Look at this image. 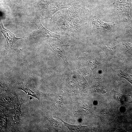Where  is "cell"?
<instances>
[{
    "label": "cell",
    "instance_id": "6",
    "mask_svg": "<svg viewBox=\"0 0 132 132\" xmlns=\"http://www.w3.org/2000/svg\"><path fill=\"white\" fill-rule=\"evenodd\" d=\"M50 44L55 54L62 58L66 64L69 65L65 53L67 45H61L56 42L51 43Z\"/></svg>",
    "mask_w": 132,
    "mask_h": 132
},
{
    "label": "cell",
    "instance_id": "10",
    "mask_svg": "<svg viewBox=\"0 0 132 132\" xmlns=\"http://www.w3.org/2000/svg\"><path fill=\"white\" fill-rule=\"evenodd\" d=\"M45 116L51 125L55 130L58 129L59 127V124L58 121L54 119L52 115L49 114L47 112L44 111Z\"/></svg>",
    "mask_w": 132,
    "mask_h": 132
},
{
    "label": "cell",
    "instance_id": "9",
    "mask_svg": "<svg viewBox=\"0 0 132 132\" xmlns=\"http://www.w3.org/2000/svg\"><path fill=\"white\" fill-rule=\"evenodd\" d=\"M110 94L113 96V98L119 101L121 103L124 101L128 102V98L127 96L116 92L114 89L112 90Z\"/></svg>",
    "mask_w": 132,
    "mask_h": 132
},
{
    "label": "cell",
    "instance_id": "15",
    "mask_svg": "<svg viewBox=\"0 0 132 132\" xmlns=\"http://www.w3.org/2000/svg\"><path fill=\"white\" fill-rule=\"evenodd\" d=\"M63 102V97L62 96L59 95L56 98L55 102L57 108L60 107L62 105Z\"/></svg>",
    "mask_w": 132,
    "mask_h": 132
},
{
    "label": "cell",
    "instance_id": "13",
    "mask_svg": "<svg viewBox=\"0 0 132 132\" xmlns=\"http://www.w3.org/2000/svg\"><path fill=\"white\" fill-rule=\"evenodd\" d=\"M119 43L126 46L127 49L126 51L127 53L132 54V44L125 42H119Z\"/></svg>",
    "mask_w": 132,
    "mask_h": 132
},
{
    "label": "cell",
    "instance_id": "3",
    "mask_svg": "<svg viewBox=\"0 0 132 132\" xmlns=\"http://www.w3.org/2000/svg\"><path fill=\"white\" fill-rule=\"evenodd\" d=\"M17 88L18 89L24 91L27 94L37 98L39 102L46 96L36 88L30 87L26 83L23 82L18 83Z\"/></svg>",
    "mask_w": 132,
    "mask_h": 132
},
{
    "label": "cell",
    "instance_id": "1",
    "mask_svg": "<svg viewBox=\"0 0 132 132\" xmlns=\"http://www.w3.org/2000/svg\"><path fill=\"white\" fill-rule=\"evenodd\" d=\"M33 22L36 25L38 30L33 31L26 37H30L40 36L44 37H52L56 38L60 40L63 39V36L53 33L44 27L41 22L40 16L36 15L34 18Z\"/></svg>",
    "mask_w": 132,
    "mask_h": 132
},
{
    "label": "cell",
    "instance_id": "7",
    "mask_svg": "<svg viewBox=\"0 0 132 132\" xmlns=\"http://www.w3.org/2000/svg\"><path fill=\"white\" fill-rule=\"evenodd\" d=\"M63 122L65 125L69 129L70 132H82L87 131L89 129L88 126H82L81 125H72L64 122L62 119L58 117H56Z\"/></svg>",
    "mask_w": 132,
    "mask_h": 132
},
{
    "label": "cell",
    "instance_id": "11",
    "mask_svg": "<svg viewBox=\"0 0 132 132\" xmlns=\"http://www.w3.org/2000/svg\"><path fill=\"white\" fill-rule=\"evenodd\" d=\"M97 81L93 86L94 91L100 92L103 94L106 93L105 89L103 87L102 84V79L100 78H97Z\"/></svg>",
    "mask_w": 132,
    "mask_h": 132
},
{
    "label": "cell",
    "instance_id": "5",
    "mask_svg": "<svg viewBox=\"0 0 132 132\" xmlns=\"http://www.w3.org/2000/svg\"><path fill=\"white\" fill-rule=\"evenodd\" d=\"M69 4L62 2L51 3L44 8V19L51 18L58 11L69 8Z\"/></svg>",
    "mask_w": 132,
    "mask_h": 132
},
{
    "label": "cell",
    "instance_id": "8",
    "mask_svg": "<svg viewBox=\"0 0 132 132\" xmlns=\"http://www.w3.org/2000/svg\"><path fill=\"white\" fill-rule=\"evenodd\" d=\"M101 47L109 58L115 57L117 53L114 47L108 44L102 45Z\"/></svg>",
    "mask_w": 132,
    "mask_h": 132
},
{
    "label": "cell",
    "instance_id": "12",
    "mask_svg": "<svg viewBox=\"0 0 132 132\" xmlns=\"http://www.w3.org/2000/svg\"><path fill=\"white\" fill-rule=\"evenodd\" d=\"M37 4L44 9L52 3V0H34Z\"/></svg>",
    "mask_w": 132,
    "mask_h": 132
},
{
    "label": "cell",
    "instance_id": "2",
    "mask_svg": "<svg viewBox=\"0 0 132 132\" xmlns=\"http://www.w3.org/2000/svg\"><path fill=\"white\" fill-rule=\"evenodd\" d=\"M0 29L1 32L4 36L6 42L7 47L6 49V54H9L11 51L13 49L12 47L13 44L18 40L26 38H18L15 37V35L9 30L4 27L2 22L0 21Z\"/></svg>",
    "mask_w": 132,
    "mask_h": 132
},
{
    "label": "cell",
    "instance_id": "4",
    "mask_svg": "<svg viewBox=\"0 0 132 132\" xmlns=\"http://www.w3.org/2000/svg\"><path fill=\"white\" fill-rule=\"evenodd\" d=\"M14 109V121L12 125V129L15 130L20 122V116L21 113V106L23 103L22 97L18 96L15 101Z\"/></svg>",
    "mask_w": 132,
    "mask_h": 132
},
{
    "label": "cell",
    "instance_id": "16",
    "mask_svg": "<svg viewBox=\"0 0 132 132\" xmlns=\"http://www.w3.org/2000/svg\"><path fill=\"white\" fill-rule=\"evenodd\" d=\"M77 0H70V1H71L72 2H75Z\"/></svg>",
    "mask_w": 132,
    "mask_h": 132
},
{
    "label": "cell",
    "instance_id": "14",
    "mask_svg": "<svg viewBox=\"0 0 132 132\" xmlns=\"http://www.w3.org/2000/svg\"><path fill=\"white\" fill-rule=\"evenodd\" d=\"M7 123V118L5 115L1 114L0 116V125L1 129H5L6 127Z\"/></svg>",
    "mask_w": 132,
    "mask_h": 132
},
{
    "label": "cell",
    "instance_id": "17",
    "mask_svg": "<svg viewBox=\"0 0 132 132\" xmlns=\"http://www.w3.org/2000/svg\"><path fill=\"white\" fill-rule=\"evenodd\" d=\"M3 2L4 3V4H6V0H3Z\"/></svg>",
    "mask_w": 132,
    "mask_h": 132
}]
</instances>
